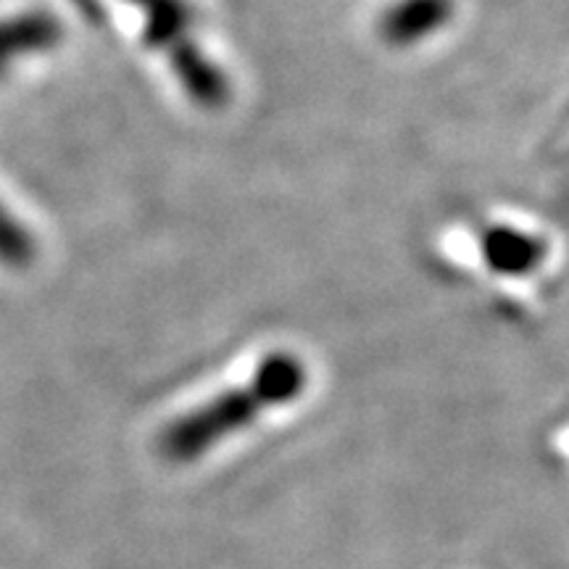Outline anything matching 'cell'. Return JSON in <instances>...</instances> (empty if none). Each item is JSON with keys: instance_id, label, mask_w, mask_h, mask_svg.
<instances>
[{"instance_id": "obj_1", "label": "cell", "mask_w": 569, "mask_h": 569, "mask_svg": "<svg viewBox=\"0 0 569 569\" xmlns=\"http://www.w3.org/2000/svg\"><path fill=\"white\" fill-rule=\"evenodd\" d=\"M309 372L298 356L288 351L269 353L243 388L224 390L203 407L177 417L159 438V451L167 461L184 465L201 459L222 440L251 427L264 411L284 407L306 390Z\"/></svg>"}, {"instance_id": "obj_2", "label": "cell", "mask_w": 569, "mask_h": 569, "mask_svg": "<svg viewBox=\"0 0 569 569\" xmlns=\"http://www.w3.org/2000/svg\"><path fill=\"white\" fill-rule=\"evenodd\" d=\"M142 13L146 38L167 56L184 96L206 111L230 103V80L222 69L198 48L193 34V9L188 0H130Z\"/></svg>"}, {"instance_id": "obj_3", "label": "cell", "mask_w": 569, "mask_h": 569, "mask_svg": "<svg viewBox=\"0 0 569 569\" xmlns=\"http://www.w3.org/2000/svg\"><path fill=\"white\" fill-rule=\"evenodd\" d=\"M457 13V0H396L382 11L377 32L390 48H409L443 30Z\"/></svg>"}, {"instance_id": "obj_4", "label": "cell", "mask_w": 569, "mask_h": 569, "mask_svg": "<svg viewBox=\"0 0 569 569\" xmlns=\"http://www.w3.org/2000/svg\"><path fill=\"white\" fill-rule=\"evenodd\" d=\"M480 248L486 264L503 277H528L549 259V246L543 238L509 224L488 227Z\"/></svg>"}, {"instance_id": "obj_5", "label": "cell", "mask_w": 569, "mask_h": 569, "mask_svg": "<svg viewBox=\"0 0 569 569\" xmlns=\"http://www.w3.org/2000/svg\"><path fill=\"white\" fill-rule=\"evenodd\" d=\"M63 38V27L51 13H24L0 21V71L13 56L51 51Z\"/></svg>"}, {"instance_id": "obj_6", "label": "cell", "mask_w": 569, "mask_h": 569, "mask_svg": "<svg viewBox=\"0 0 569 569\" xmlns=\"http://www.w3.org/2000/svg\"><path fill=\"white\" fill-rule=\"evenodd\" d=\"M34 256H38V243L30 230L0 203V264L24 269L32 264Z\"/></svg>"}, {"instance_id": "obj_7", "label": "cell", "mask_w": 569, "mask_h": 569, "mask_svg": "<svg viewBox=\"0 0 569 569\" xmlns=\"http://www.w3.org/2000/svg\"><path fill=\"white\" fill-rule=\"evenodd\" d=\"M74 6H77V9H80L90 21L101 19V6H98V0H74Z\"/></svg>"}]
</instances>
